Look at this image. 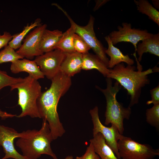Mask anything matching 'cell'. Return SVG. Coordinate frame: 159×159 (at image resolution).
I'll list each match as a JSON object with an SVG mask.
<instances>
[{"label": "cell", "mask_w": 159, "mask_h": 159, "mask_svg": "<svg viewBox=\"0 0 159 159\" xmlns=\"http://www.w3.org/2000/svg\"><path fill=\"white\" fill-rule=\"evenodd\" d=\"M40 20L38 19L30 24H27L21 32L12 35V39L8 45L14 50L18 49L21 45L23 39L29 32L40 25Z\"/></svg>", "instance_id": "22"}, {"label": "cell", "mask_w": 159, "mask_h": 159, "mask_svg": "<svg viewBox=\"0 0 159 159\" xmlns=\"http://www.w3.org/2000/svg\"><path fill=\"white\" fill-rule=\"evenodd\" d=\"M110 69L106 77L116 80L127 90L130 96L128 107L130 108L138 103L142 88L149 84L148 75L159 71L156 66L144 71L141 69L136 71L135 66L128 65L125 66L123 62Z\"/></svg>", "instance_id": "2"}, {"label": "cell", "mask_w": 159, "mask_h": 159, "mask_svg": "<svg viewBox=\"0 0 159 159\" xmlns=\"http://www.w3.org/2000/svg\"><path fill=\"white\" fill-rule=\"evenodd\" d=\"M23 78H15L9 75L6 72L0 69V91L4 87L10 86L21 81Z\"/></svg>", "instance_id": "25"}, {"label": "cell", "mask_w": 159, "mask_h": 159, "mask_svg": "<svg viewBox=\"0 0 159 159\" xmlns=\"http://www.w3.org/2000/svg\"><path fill=\"white\" fill-rule=\"evenodd\" d=\"M76 159H100V158L95 151L92 144L90 143L84 154L81 156L76 157Z\"/></svg>", "instance_id": "27"}, {"label": "cell", "mask_w": 159, "mask_h": 159, "mask_svg": "<svg viewBox=\"0 0 159 159\" xmlns=\"http://www.w3.org/2000/svg\"><path fill=\"white\" fill-rule=\"evenodd\" d=\"M96 153L100 159H121L117 157L111 148L105 142L102 135L98 133L90 140Z\"/></svg>", "instance_id": "16"}, {"label": "cell", "mask_w": 159, "mask_h": 159, "mask_svg": "<svg viewBox=\"0 0 159 159\" xmlns=\"http://www.w3.org/2000/svg\"><path fill=\"white\" fill-rule=\"evenodd\" d=\"M65 53L58 49L37 56L35 61L44 76L52 80L59 71Z\"/></svg>", "instance_id": "10"}, {"label": "cell", "mask_w": 159, "mask_h": 159, "mask_svg": "<svg viewBox=\"0 0 159 159\" xmlns=\"http://www.w3.org/2000/svg\"><path fill=\"white\" fill-rule=\"evenodd\" d=\"M82 69H95L105 77L107 76L110 71V69L97 56L89 53L82 54Z\"/></svg>", "instance_id": "18"}, {"label": "cell", "mask_w": 159, "mask_h": 159, "mask_svg": "<svg viewBox=\"0 0 159 159\" xmlns=\"http://www.w3.org/2000/svg\"><path fill=\"white\" fill-rule=\"evenodd\" d=\"M92 120L93 124V136L98 133H100L104 137L105 142L112 149L115 155L120 158L119 155L117 143L123 135L120 134L118 128L113 124L110 127L103 125L100 119L99 110L96 106L90 111Z\"/></svg>", "instance_id": "8"}, {"label": "cell", "mask_w": 159, "mask_h": 159, "mask_svg": "<svg viewBox=\"0 0 159 159\" xmlns=\"http://www.w3.org/2000/svg\"><path fill=\"white\" fill-rule=\"evenodd\" d=\"M24 58L8 45L0 52V64L8 62L12 63Z\"/></svg>", "instance_id": "23"}, {"label": "cell", "mask_w": 159, "mask_h": 159, "mask_svg": "<svg viewBox=\"0 0 159 159\" xmlns=\"http://www.w3.org/2000/svg\"><path fill=\"white\" fill-rule=\"evenodd\" d=\"M82 54L76 52L65 53L59 71L71 77L82 69Z\"/></svg>", "instance_id": "13"}, {"label": "cell", "mask_w": 159, "mask_h": 159, "mask_svg": "<svg viewBox=\"0 0 159 159\" xmlns=\"http://www.w3.org/2000/svg\"><path fill=\"white\" fill-rule=\"evenodd\" d=\"M23 135V132L19 133L12 127L0 125V146L2 147L5 153L4 156L1 159H27L16 151L14 145L15 139L20 138Z\"/></svg>", "instance_id": "12"}, {"label": "cell", "mask_w": 159, "mask_h": 159, "mask_svg": "<svg viewBox=\"0 0 159 159\" xmlns=\"http://www.w3.org/2000/svg\"><path fill=\"white\" fill-rule=\"evenodd\" d=\"M118 31H114L108 35L113 45L122 42H130L134 46L135 51L137 45L140 41L150 37L153 34L146 30L132 28L130 23L123 22L122 26H118Z\"/></svg>", "instance_id": "9"}, {"label": "cell", "mask_w": 159, "mask_h": 159, "mask_svg": "<svg viewBox=\"0 0 159 159\" xmlns=\"http://www.w3.org/2000/svg\"><path fill=\"white\" fill-rule=\"evenodd\" d=\"M74 46L75 51L82 54L89 53L90 48L80 36L75 34L74 38Z\"/></svg>", "instance_id": "26"}, {"label": "cell", "mask_w": 159, "mask_h": 159, "mask_svg": "<svg viewBox=\"0 0 159 159\" xmlns=\"http://www.w3.org/2000/svg\"><path fill=\"white\" fill-rule=\"evenodd\" d=\"M146 120L148 123L157 130L159 129V104L153 105L147 109L145 112Z\"/></svg>", "instance_id": "24"}, {"label": "cell", "mask_w": 159, "mask_h": 159, "mask_svg": "<svg viewBox=\"0 0 159 159\" xmlns=\"http://www.w3.org/2000/svg\"><path fill=\"white\" fill-rule=\"evenodd\" d=\"M12 38V35L9 32L5 31L2 34H0V49L8 45Z\"/></svg>", "instance_id": "29"}, {"label": "cell", "mask_w": 159, "mask_h": 159, "mask_svg": "<svg viewBox=\"0 0 159 159\" xmlns=\"http://www.w3.org/2000/svg\"><path fill=\"white\" fill-rule=\"evenodd\" d=\"M95 1L96 4L95 5L93 9V10L94 11H95L97 10L102 6L104 5L107 2L109 1V0H96Z\"/></svg>", "instance_id": "31"}, {"label": "cell", "mask_w": 159, "mask_h": 159, "mask_svg": "<svg viewBox=\"0 0 159 159\" xmlns=\"http://www.w3.org/2000/svg\"><path fill=\"white\" fill-rule=\"evenodd\" d=\"M117 146L121 159H153L159 155V149H154L148 144H140L123 135L118 141Z\"/></svg>", "instance_id": "6"}, {"label": "cell", "mask_w": 159, "mask_h": 159, "mask_svg": "<svg viewBox=\"0 0 159 159\" xmlns=\"http://www.w3.org/2000/svg\"><path fill=\"white\" fill-rule=\"evenodd\" d=\"M23 132V135L18 138L16 145L27 159H38L42 154L58 159L51 148V143L53 140L46 121L43 120L39 130H28Z\"/></svg>", "instance_id": "3"}, {"label": "cell", "mask_w": 159, "mask_h": 159, "mask_svg": "<svg viewBox=\"0 0 159 159\" xmlns=\"http://www.w3.org/2000/svg\"><path fill=\"white\" fill-rule=\"evenodd\" d=\"M136 51L138 55V61L140 62L143 54L149 53L159 56V33L153 34L150 37L145 39L139 43Z\"/></svg>", "instance_id": "19"}, {"label": "cell", "mask_w": 159, "mask_h": 159, "mask_svg": "<svg viewBox=\"0 0 159 159\" xmlns=\"http://www.w3.org/2000/svg\"><path fill=\"white\" fill-rule=\"evenodd\" d=\"M50 87L42 92L37 101L40 118L48 122L53 140L62 137L65 131L57 111L60 98L68 91L72 85L71 77L59 71L51 80Z\"/></svg>", "instance_id": "1"}, {"label": "cell", "mask_w": 159, "mask_h": 159, "mask_svg": "<svg viewBox=\"0 0 159 159\" xmlns=\"http://www.w3.org/2000/svg\"><path fill=\"white\" fill-rule=\"evenodd\" d=\"M152 2L155 6L157 9H159V0H152Z\"/></svg>", "instance_id": "32"}, {"label": "cell", "mask_w": 159, "mask_h": 159, "mask_svg": "<svg viewBox=\"0 0 159 159\" xmlns=\"http://www.w3.org/2000/svg\"><path fill=\"white\" fill-rule=\"evenodd\" d=\"M62 34L58 29L51 31L46 29L42 35L40 42V48L41 51L44 53L55 49Z\"/></svg>", "instance_id": "17"}, {"label": "cell", "mask_w": 159, "mask_h": 159, "mask_svg": "<svg viewBox=\"0 0 159 159\" xmlns=\"http://www.w3.org/2000/svg\"><path fill=\"white\" fill-rule=\"evenodd\" d=\"M106 88L105 89L96 86V88L104 95L106 100V106L105 113V125L110 124L117 127L120 134L123 135L124 130L123 121L129 119L132 113L131 108L126 107L119 102L116 99V95L122 86L117 81L113 86L112 79L106 77Z\"/></svg>", "instance_id": "4"}, {"label": "cell", "mask_w": 159, "mask_h": 159, "mask_svg": "<svg viewBox=\"0 0 159 159\" xmlns=\"http://www.w3.org/2000/svg\"><path fill=\"white\" fill-rule=\"evenodd\" d=\"M151 100L148 101L146 104L149 105L153 104V105L159 104V85L152 89L150 91Z\"/></svg>", "instance_id": "28"}, {"label": "cell", "mask_w": 159, "mask_h": 159, "mask_svg": "<svg viewBox=\"0 0 159 159\" xmlns=\"http://www.w3.org/2000/svg\"><path fill=\"white\" fill-rule=\"evenodd\" d=\"M75 34L74 28L70 27L62 34L55 49H58L64 53L75 52L74 46V40Z\"/></svg>", "instance_id": "20"}, {"label": "cell", "mask_w": 159, "mask_h": 159, "mask_svg": "<svg viewBox=\"0 0 159 159\" xmlns=\"http://www.w3.org/2000/svg\"><path fill=\"white\" fill-rule=\"evenodd\" d=\"M137 10L159 26V12L147 0H134Z\"/></svg>", "instance_id": "21"}, {"label": "cell", "mask_w": 159, "mask_h": 159, "mask_svg": "<svg viewBox=\"0 0 159 159\" xmlns=\"http://www.w3.org/2000/svg\"><path fill=\"white\" fill-rule=\"evenodd\" d=\"M10 88L11 90L17 89L18 91V105L21 112L16 117L21 118L28 116L33 118H40L37 101L42 92L37 80L29 75Z\"/></svg>", "instance_id": "5"}, {"label": "cell", "mask_w": 159, "mask_h": 159, "mask_svg": "<svg viewBox=\"0 0 159 159\" xmlns=\"http://www.w3.org/2000/svg\"><path fill=\"white\" fill-rule=\"evenodd\" d=\"M105 38L108 44L105 53L110 57L107 67L108 68L112 69L117 65L123 62L130 65L134 64V60L130 58L128 54H123L119 49L114 46L109 35L105 37Z\"/></svg>", "instance_id": "15"}, {"label": "cell", "mask_w": 159, "mask_h": 159, "mask_svg": "<svg viewBox=\"0 0 159 159\" xmlns=\"http://www.w3.org/2000/svg\"><path fill=\"white\" fill-rule=\"evenodd\" d=\"M47 27V24H41L29 33L17 53L24 58L30 59L43 54L40 49V44L42 35Z\"/></svg>", "instance_id": "11"}, {"label": "cell", "mask_w": 159, "mask_h": 159, "mask_svg": "<svg viewBox=\"0 0 159 159\" xmlns=\"http://www.w3.org/2000/svg\"><path fill=\"white\" fill-rule=\"evenodd\" d=\"M15 116H16V115L8 113L0 109V117L2 120H5L7 118H12Z\"/></svg>", "instance_id": "30"}, {"label": "cell", "mask_w": 159, "mask_h": 159, "mask_svg": "<svg viewBox=\"0 0 159 159\" xmlns=\"http://www.w3.org/2000/svg\"><path fill=\"white\" fill-rule=\"evenodd\" d=\"M10 70L14 74L21 72H27L29 75L37 80L44 77L34 60L24 58L17 60L11 63Z\"/></svg>", "instance_id": "14"}, {"label": "cell", "mask_w": 159, "mask_h": 159, "mask_svg": "<svg viewBox=\"0 0 159 159\" xmlns=\"http://www.w3.org/2000/svg\"><path fill=\"white\" fill-rule=\"evenodd\" d=\"M64 159H74L72 155H68Z\"/></svg>", "instance_id": "33"}, {"label": "cell", "mask_w": 159, "mask_h": 159, "mask_svg": "<svg viewBox=\"0 0 159 159\" xmlns=\"http://www.w3.org/2000/svg\"><path fill=\"white\" fill-rule=\"evenodd\" d=\"M57 6L68 19L71 25L74 28L75 34L82 38L95 55L108 67L109 59L105 53L106 49L97 39L94 31V18L91 15L87 24L84 26H80L76 23L67 13L60 6L58 5Z\"/></svg>", "instance_id": "7"}]
</instances>
